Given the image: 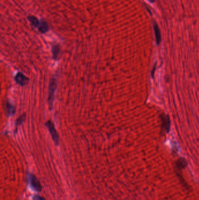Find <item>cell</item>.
<instances>
[{
  "mask_svg": "<svg viewBox=\"0 0 199 200\" xmlns=\"http://www.w3.org/2000/svg\"><path fill=\"white\" fill-rule=\"evenodd\" d=\"M57 87V84H56V80L54 78H53L51 80V81L50 83L49 89H48V103L49 105L50 109L52 108L53 104L54 97V93Z\"/></svg>",
  "mask_w": 199,
  "mask_h": 200,
  "instance_id": "cell-1",
  "label": "cell"
},
{
  "mask_svg": "<svg viewBox=\"0 0 199 200\" xmlns=\"http://www.w3.org/2000/svg\"><path fill=\"white\" fill-rule=\"evenodd\" d=\"M46 125L48 129V131H49L50 133V135H51L53 140L56 145H58L60 140L59 136H58L57 131H56V129H55L53 123L51 122V121H48L46 123Z\"/></svg>",
  "mask_w": 199,
  "mask_h": 200,
  "instance_id": "cell-2",
  "label": "cell"
},
{
  "mask_svg": "<svg viewBox=\"0 0 199 200\" xmlns=\"http://www.w3.org/2000/svg\"><path fill=\"white\" fill-rule=\"evenodd\" d=\"M28 180L30 185L32 189L36 191H40L42 190V186L39 180L34 175L32 174H28Z\"/></svg>",
  "mask_w": 199,
  "mask_h": 200,
  "instance_id": "cell-3",
  "label": "cell"
},
{
  "mask_svg": "<svg viewBox=\"0 0 199 200\" xmlns=\"http://www.w3.org/2000/svg\"><path fill=\"white\" fill-rule=\"evenodd\" d=\"M15 80L19 85L24 86L28 84L29 78L26 77L22 73H18L15 77Z\"/></svg>",
  "mask_w": 199,
  "mask_h": 200,
  "instance_id": "cell-4",
  "label": "cell"
},
{
  "mask_svg": "<svg viewBox=\"0 0 199 200\" xmlns=\"http://www.w3.org/2000/svg\"><path fill=\"white\" fill-rule=\"evenodd\" d=\"M39 27V30L40 32L45 33L48 30V25L46 21H42L40 23Z\"/></svg>",
  "mask_w": 199,
  "mask_h": 200,
  "instance_id": "cell-5",
  "label": "cell"
},
{
  "mask_svg": "<svg viewBox=\"0 0 199 200\" xmlns=\"http://www.w3.org/2000/svg\"><path fill=\"white\" fill-rule=\"evenodd\" d=\"M154 31H155V35L156 37V40H157V42L158 44H159L161 40V33H160V30L157 24L154 25Z\"/></svg>",
  "mask_w": 199,
  "mask_h": 200,
  "instance_id": "cell-6",
  "label": "cell"
},
{
  "mask_svg": "<svg viewBox=\"0 0 199 200\" xmlns=\"http://www.w3.org/2000/svg\"><path fill=\"white\" fill-rule=\"evenodd\" d=\"M6 111L8 114L12 115L15 112V108L8 103H6Z\"/></svg>",
  "mask_w": 199,
  "mask_h": 200,
  "instance_id": "cell-7",
  "label": "cell"
},
{
  "mask_svg": "<svg viewBox=\"0 0 199 200\" xmlns=\"http://www.w3.org/2000/svg\"><path fill=\"white\" fill-rule=\"evenodd\" d=\"M28 19L30 21V22L32 23V24L34 25L35 27H38L39 26V21L37 18L36 17H35L34 16H30L28 17Z\"/></svg>",
  "mask_w": 199,
  "mask_h": 200,
  "instance_id": "cell-8",
  "label": "cell"
},
{
  "mask_svg": "<svg viewBox=\"0 0 199 200\" xmlns=\"http://www.w3.org/2000/svg\"><path fill=\"white\" fill-rule=\"evenodd\" d=\"M52 52H53V55L54 59H57L58 54H59L60 52V47L58 45H55L53 47L52 49Z\"/></svg>",
  "mask_w": 199,
  "mask_h": 200,
  "instance_id": "cell-9",
  "label": "cell"
},
{
  "mask_svg": "<svg viewBox=\"0 0 199 200\" xmlns=\"http://www.w3.org/2000/svg\"><path fill=\"white\" fill-rule=\"evenodd\" d=\"M163 124L165 125V128L166 129H167V131L168 132L169 129V126H170V124H169V119L168 118H167L166 119V118L164 119V122H163Z\"/></svg>",
  "mask_w": 199,
  "mask_h": 200,
  "instance_id": "cell-10",
  "label": "cell"
},
{
  "mask_svg": "<svg viewBox=\"0 0 199 200\" xmlns=\"http://www.w3.org/2000/svg\"><path fill=\"white\" fill-rule=\"evenodd\" d=\"M33 200H45V199H44V198L40 197L39 195H36L33 198Z\"/></svg>",
  "mask_w": 199,
  "mask_h": 200,
  "instance_id": "cell-11",
  "label": "cell"
}]
</instances>
